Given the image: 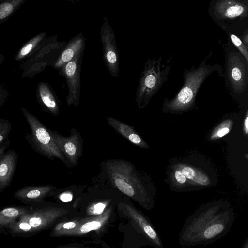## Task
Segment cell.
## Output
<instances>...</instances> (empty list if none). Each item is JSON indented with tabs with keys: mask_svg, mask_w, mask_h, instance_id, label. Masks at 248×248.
<instances>
[{
	"mask_svg": "<svg viewBox=\"0 0 248 248\" xmlns=\"http://www.w3.org/2000/svg\"><path fill=\"white\" fill-rule=\"evenodd\" d=\"M235 217L233 209L226 202L202 205L186 219L179 233V244L186 247L213 243L229 232Z\"/></svg>",
	"mask_w": 248,
	"mask_h": 248,
	"instance_id": "1",
	"label": "cell"
},
{
	"mask_svg": "<svg viewBox=\"0 0 248 248\" xmlns=\"http://www.w3.org/2000/svg\"><path fill=\"white\" fill-rule=\"evenodd\" d=\"M212 54L210 53L195 68L186 69L183 74V84L171 100L165 98L163 103L164 112H182L189 110L195 105V98L199 89L208 76L217 72L223 76L222 67L218 63L207 64L206 62Z\"/></svg>",
	"mask_w": 248,
	"mask_h": 248,
	"instance_id": "2",
	"label": "cell"
},
{
	"mask_svg": "<svg viewBox=\"0 0 248 248\" xmlns=\"http://www.w3.org/2000/svg\"><path fill=\"white\" fill-rule=\"evenodd\" d=\"M208 14L226 32L240 35L248 28V0H213Z\"/></svg>",
	"mask_w": 248,
	"mask_h": 248,
	"instance_id": "3",
	"label": "cell"
},
{
	"mask_svg": "<svg viewBox=\"0 0 248 248\" xmlns=\"http://www.w3.org/2000/svg\"><path fill=\"white\" fill-rule=\"evenodd\" d=\"M107 175L113 186L130 197L140 198L148 208L154 202L147 193L130 162L120 159L108 160L105 165Z\"/></svg>",
	"mask_w": 248,
	"mask_h": 248,
	"instance_id": "4",
	"label": "cell"
},
{
	"mask_svg": "<svg viewBox=\"0 0 248 248\" xmlns=\"http://www.w3.org/2000/svg\"><path fill=\"white\" fill-rule=\"evenodd\" d=\"M225 56L224 78L230 93L236 98L248 92V62L228 39L223 46Z\"/></svg>",
	"mask_w": 248,
	"mask_h": 248,
	"instance_id": "5",
	"label": "cell"
},
{
	"mask_svg": "<svg viewBox=\"0 0 248 248\" xmlns=\"http://www.w3.org/2000/svg\"><path fill=\"white\" fill-rule=\"evenodd\" d=\"M171 69V65L162 63L161 57L147 60L137 93V101L140 108L147 105L167 82Z\"/></svg>",
	"mask_w": 248,
	"mask_h": 248,
	"instance_id": "6",
	"label": "cell"
},
{
	"mask_svg": "<svg viewBox=\"0 0 248 248\" xmlns=\"http://www.w3.org/2000/svg\"><path fill=\"white\" fill-rule=\"evenodd\" d=\"M22 110L30 127L32 140L37 151L51 160L57 158L67 165L68 161L55 143L49 129L26 109L22 108Z\"/></svg>",
	"mask_w": 248,
	"mask_h": 248,
	"instance_id": "7",
	"label": "cell"
},
{
	"mask_svg": "<svg viewBox=\"0 0 248 248\" xmlns=\"http://www.w3.org/2000/svg\"><path fill=\"white\" fill-rule=\"evenodd\" d=\"M49 131L59 149L69 163L73 166L78 164L82 153V139L80 133L73 128L69 136H63L57 131Z\"/></svg>",
	"mask_w": 248,
	"mask_h": 248,
	"instance_id": "8",
	"label": "cell"
},
{
	"mask_svg": "<svg viewBox=\"0 0 248 248\" xmlns=\"http://www.w3.org/2000/svg\"><path fill=\"white\" fill-rule=\"evenodd\" d=\"M107 121L113 129L135 145L144 149L149 148L148 145L135 131L133 126L112 117H107Z\"/></svg>",
	"mask_w": 248,
	"mask_h": 248,
	"instance_id": "9",
	"label": "cell"
},
{
	"mask_svg": "<svg viewBox=\"0 0 248 248\" xmlns=\"http://www.w3.org/2000/svg\"><path fill=\"white\" fill-rule=\"evenodd\" d=\"M17 155L14 150L4 154L0 162V189L3 190L10 184L16 167Z\"/></svg>",
	"mask_w": 248,
	"mask_h": 248,
	"instance_id": "10",
	"label": "cell"
},
{
	"mask_svg": "<svg viewBox=\"0 0 248 248\" xmlns=\"http://www.w3.org/2000/svg\"><path fill=\"white\" fill-rule=\"evenodd\" d=\"M53 188L51 185L27 186L17 190L14 196L22 201H36L42 199Z\"/></svg>",
	"mask_w": 248,
	"mask_h": 248,
	"instance_id": "11",
	"label": "cell"
},
{
	"mask_svg": "<svg viewBox=\"0 0 248 248\" xmlns=\"http://www.w3.org/2000/svg\"><path fill=\"white\" fill-rule=\"evenodd\" d=\"M25 207H10L0 211V227L9 226L22 215L29 212Z\"/></svg>",
	"mask_w": 248,
	"mask_h": 248,
	"instance_id": "12",
	"label": "cell"
},
{
	"mask_svg": "<svg viewBox=\"0 0 248 248\" xmlns=\"http://www.w3.org/2000/svg\"><path fill=\"white\" fill-rule=\"evenodd\" d=\"M178 169L184 174L186 179L194 181L199 184L206 185L209 183L208 178L201 172H198L193 167L185 165L178 166Z\"/></svg>",
	"mask_w": 248,
	"mask_h": 248,
	"instance_id": "13",
	"label": "cell"
},
{
	"mask_svg": "<svg viewBox=\"0 0 248 248\" xmlns=\"http://www.w3.org/2000/svg\"><path fill=\"white\" fill-rule=\"evenodd\" d=\"M40 98L44 106L51 113L55 116L59 114V108L57 103L51 93L46 89H42L40 91Z\"/></svg>",
	"mask_w": 248,
	"mask_h": 248,
	"instance_id": "14",
	"label": "cell"
},
{
	"mask_svg": "<svg viewBox=\"0 0 248 248\" xmlns=\"http://www.w3.org/2000/svg\"><path fill=\"white\" fill-rule=\"evenodd\" d=\"M232 125L233 122L231 119L223 121L213 130L210 139L215 140L222 138L230 132Z\"/></svg>",
	"mask_w": 248,
	"mask_h": 248,
	"instance_id": "15",
	"label": "cell"
},
{
	"mask_svg": "<svg viewBox=\"0 0 248 248\" xmlns=\"http://www.w3.org/2000/svg\"><path fill=\"white\" fill-rule=\"evenodd\" d=\"M226 33L229 37L228 39L248 62V46L243 44L236 35L230 32Z\"/></svg>",
	"mask_w": 248,
	"mask_h": 248,
	"instance_id": "16",
	"label": "cell"
},
{
	"mask_svg": "<svg viewBox=\"0 0 248 248\" xmlns=\"http://www.w3.org/2000/svg\"><path fill=\"white\" fill-rule=\"evenodd\" d=\"M11 129V124L6 120L0 119V143L3 141L8 136Z\"/></svg>",
	"mask_w": 248,
	"mask_h": 248,
	"instance_id": "17",
	"label": "cell"
},
{
	"mask_svg": "<svg viewBox=\"0 0 248 248\" xmlns=\"http://www.w3.org/2000/svg\"><path fill=\"white\" fill-rule=\"evenodd\" d=\"M13 6L8 3H4L0 5V19L7 17L12 12Z\"/></svg>",
	"mask_w": 248,
	"mask_h": 248,
	"instance_id": "18",
	"label": "cell"
},
{
	"mask_svg": "<svg viewBox=\"0 0 248 248\" xmlns=\"http://www.w3.org/2000/svg\"><path fill=\"white\" fill-rule=\"evenodd\" d=\"M75 53V48L70 47L63 52L61 57V62H69L73 58Z\"/></svg>",
	"mask_w": 248,
	"mask_h": 248,
	"instance_id": "19",
	"label": "cell"
},
{
	"mask_svg": "<svg viewBox=\"0 0 248 248\" xmlns=\"http://www.w3.org/2000/svg\"><path fill=\"white\" fill-rule=\"evenodd\" d=\"M101 226L100 222L98 221H92L83 224L80 228L81 232L85 233L91 230L99 229Z\"/></svg>",
	"mask_w": 248,
	"mask_h": 248,
	"instance_id": "20",
	"label": "cell"
},
{
	"mask_svg": "<svg viewBox=\"0 0 248 248\" xmlns=\"http://www.w3.org/2000/svg\"><path fill=\"white\" fill-rule=\"evenodd\" d=\"M174 177L176 182L181 186L184 185L186 183L187 179L178 169L175 170Z\"/></svg>",
	"mask_w": 248,
	"mask_h": 248,
	"instance_id": "21",
	"label": "cell"
},
{
	"mask_svg": "<svg viewBox=\"0 0 248 248\" xmlns=\"http://www.w3.org/2000/svg\"><path fill=\"white\" fill-rule=\"evenodd\" d=\"M77 65L74 61H70L65 66V72L68 77L73 76L76 71Z\"/></svg>",
	"mask_w": 248,
	"mask_h": 248,
	"instance_id": "22",
	"label": "cell"
},
{
	"mask_svg": "<svg viewBox=\"0 0 248 248\" xmlns=\"http://www.w3.org/2000/svg\"><path fill=\"white\" fill-rule=\"evenodd\" d=\"M106 58L108 62L111 64H114L117 62V56L115 52L109 50L106 53Z\"/></svg>",
	"mask_w": 248,
	"mask_h": 248,
	"instance_id": "23",
	"label": "cell"
},
{
	"mask_svg": "<svg viewBox=\"0 0 248 248\" xmlns=\"http://www.w3.org/2000/svg\"><path fill=\"white\" fill-rule=\"evenodd\" d=\"M106 204L102 203V202H99L96 204H95L93 206V210L94 214H101L105 208L106 207Z\"/></svg>",
	"mask_w": 248,
	"mask_h": 248,
	"instance_id": "24",
	"label": "cell"
},
{
	"mask_svg": "<svg viewBox=\"0 0 248 248\" xmlns=\"http://www.w3.org/2000/svg\"><path fill=\"white\" fill-rule=\"evenodd\" d=\"M239 37L243 44L248 46V28H247Z\"/></svg>",
	"mask_w": 248,
	"mask_h": 248,
	"instance_id": "25",
	"label": "cell"
},
{
	"mask_svg": "<svg viewBox=\"0 0 248 248\" xmlns=\"http://www.w3.org/2000/svg\"><path fill=\"white\" fill-rule=\"evenodd\" d=\"M72 199L73 196L70 193H63L60 196V199L64 202H70Z\"/></svg>",
	"mask_w": 248,
	"mask_h": 248,
	"instance_id": "26",
	"label": "cell"
},
{
	"mask_svg": "<svg viewBox=\"0 0 248 248\" xmlns=\"http://www.w3.org/2000/svg\"><path fill=\"white\" fill-rule=\"evenodd\" d=\"M32 47V44L31 43L28 44L21 50L20 54L21 56H25L28 54Z\"/></svg>",
	"mask_w": 248,
	"mask_h": 248,
	"instance_id": "27",
	"label": "cell"
},
{
	"mask_svg": "<svg viewBox=\"0 0 248 248\" xmlns=\"http://www.w3.org/2000/svg\"><path fill=\"white\" fill-rule=\"evenodd\" d=\"M243 130L244 133L247 135L248 133V111H246V116L244 121Z\"/></svg>",
	"mask_w": 248,
	"mask_h": 248,
	"instance_id": "28",
	"label": "cell"
},
{
	"mask_svg": "<svg viewBox=\"0 0 248 248\" xmlns=\"http://www.w3.org/2000/svg\"><path fill=\"white\" fill-rule=\"evenodd\" d=\"M75 226H76V224L72 222L65 223L63 226L64 228L68 229H73V228H75Z\"/></svg>",
	"mask_w": 248,
	"mask_h": 248,
	"instance_id": "29",
	"label": "cell"
},
{
	"mask_svg": "<svg viewBox=\"0 0 248 248\" xmlns=\"http://www.w3.org/2000/svg\"><path fill=\"white\" fill-rule=\"evenodd\" d=\"M241 248H248V237H247L243 243Z\"/></svg>",
	"mask_w": 248,
	"mask_h": 248,
	"instance_id": "30",
	"label": "cell"
},
{
	"mask_svg": "<svg viewBox=\"0 0 248 248\" xmlns=\"http://www.w3.org/2000/svg\"><path fill=\"white\" fill-rule=\"evenodd\" d=\"M4 150H5V148H4V147L0 148V162L4 155Z\"/></svg>",
	"mask_w": 248,
	"mask_h": 248,
	"instance_id": "31",
	"label": "cell"
}]
</instances>
